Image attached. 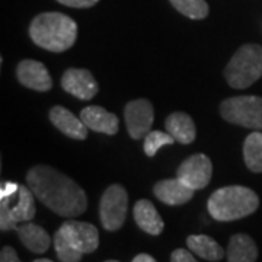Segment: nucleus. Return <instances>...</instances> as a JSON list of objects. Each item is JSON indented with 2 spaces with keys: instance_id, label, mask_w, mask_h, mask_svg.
Segmentation results:
<instances>
[{
  "instance_id": "nucleus-1",
  "label": "nucleus",
  "mask_w": 262,
  "mask_h": 262,
  "mask_svg": "<svg viewBox=\"0 0 262 262\" xmlns=\"http://www.w3.org/2000/svg\"><path fill=\"white\" fill-rule=\"evenodd\" d=\"M27 182L35 198L56 214L72 219L83 214L88 208V196L82 187L51 166L37 165L31 168Z\"/></svg>"
},
{
  "instance_id": "nucleus-2",
  "label": "nucleus",
  "mask_w": 262,
  "mask_h": 262,
  "mask_svg": "<svg viewBox=\"0 0 262 262\" xmlns=\"http://www.w3.org/2000/svg\"><path fill=\"white\" fill-rule=\"evenodd\" d=\"M29 37L38 47L63 53L73 47L77 38V24L60 12H44L32 19Z\"/></svg>"
},
{
  "instance_id": "nucleus-3",
  "label": "nucleus",
  "mask_w": 262,
  "mask_h": 262,
  "mask_svg": "<svg viewBox=\"0 0 262 262\" xmlns=\"http://www.w3.org/2000/svg\"><path fill=\"white\" fill-rule=\"evenodd\" d=\"M259 207V196L251 188L242 185L219 188L208 198L207 208L219 222H233L255 213Z\"/></svg>"
},
{
  "instance_id": "nucleus-4",
  "label": "nucleus",
  "mask_w": 262,
  "mask_h": 262,
  "mask_svg": "<svg viewBox=\"0 0 262 262\" xmlns=\"http://www.w3.org/2000/svg\"><path fill=\"white\" fill-rule=\"evenodd\" d=\"M262 77V47L245 44L239 48L225 69V79L233 89H246Z\"/></svg>"
},
{
  "instance_id": "nucleus-5",
  "label": "nucleus",
  "mask_w": 262,
  "mask_h": 262,
  "mask_svg": "<svg viewBox=\"0 0 262 262\" xmlns=\"http://www.w3.org/2000/svg\"><path fill=\"white\" fill-rule=\"evenodd\" d=\"M220 115L230 124L262 130V98L256 95L229 98L220 105Z\"/></svg>"
},
{
  "instance_id": "nucleus-6",
  "label": "nucleus",
  "mask_w": 262,
  "mask_h": 262,
  "mask_svg": "<svg viewBox=\"0 0 262 262\" xmlns=\"http://www.w3.org/2000/svg\"><path fill=\"white\" fill-rule=\"evenodd\" d=\"M128 208V194L120 184H114L103 191L99 204V217L103 229L115 232L122 227Z\"/></svg>"
},
{
  "instance_id": "nucleus-7",
  "label": "nucleus",
  "mask_w": 262,
  "mask_h": 262,
  "mask_svg": "<svg viewBox=\"0 0 262 262\" xmlns=\"http://www.w3.org/2000/svg\"><path fill=\"white\" fill-rule=\"evenodd\" d=\"M124 118L131 139L140 140L149 134L155 121V110L147 99H136L125 105Z\"/></svg>"
},
{
  "instance_id": "nucleus-8",
  "label": "nucleus",
  "mask_w": 262,
  "mask_h": 262,
  "mask_svg": "<svg viewBox=\"0 0 262 262\" xmlns=\"http://www.w3.org/2000/svg\"><path fill=\"white\" fill-rule=\"evenodd\" d=\"M213 175V163L204 153H196L179 165L177 177L192 189L206 188Z\"/></svg>"
},
{
  "instance_id": "nucleus-9",
  "label": "nucleus",
  "mask_w": 262,
  "mask_h": 262,
  "mask_svg": "<svg viewBox=\"0 0 262 262\" xmlns=\"http://www.w3.org/2000/svg\"><path fill=\"white\" fill-rule=\"evenodd\" d=\"M61 88L82 101H91L99 91L96 79L86 69H67L61 76Z\"/></svg>"
},
{
  "instance_id": "nucleus-10",
  "label": "nucleus",
  "mask_w": 262,
  "mask_h": 262,
  "mask_svg": "<svg viewBox=\"0 0 262 262\" xmlns=\"http://www.w3.org/2000/svg\"><path fill=\"white\" fill-rule=\"evenodd\" d=\"M60 230L64 233L69 242L79 249L82 253H92L99 246V233L98 229L91 223L69 220L64 222Z\"/></svg>"
},
{
  "instance_id": "nucleus-11",
  "label": "nucleus",
  "mask_w": 262,
  "mask_h": 262,
  "mask_svg": "<svg viewBox=\"0 0 262 262\" xmlns=\"http://www.w3.org/2000/svg\"><path fill=\"white\" fill-rule=\"evenodd\" d=\"M16 77L19 83L38 92H47L53 86L47 67L37 60H22L16 67Z\"/></svg>"
},
{
  "instance_id": "nucleus-12",
  "label": "nucleus",
  "mask_w": 262,
  "mask_h": 262,
  "mask_svg": "<svg viewBox=\"0 0 262 262\" xmlns=\"http://www.w3.org/2000/svg\"><path fill=\"white\" fill-rule=\"evenodd\" d=\"M194 191L195 189L188 187L187 184L182 182L178 177L159 181L153 187V192L158 196V200L162 201L163 204H168V206L187 204L188 201L194 196Z\"/></svg>"
},
{
  "instance_id": "nucleus-13",
  "label": "nucleus",
  "mask_w": 262,
  "mask_h": 262,
  "mask_svg": "<svg viewBox=\"0 0 262 262\" xmlns=\"http://www.w3.org/2000/svg\"><path fill=\"white\" fill-rule=\"evenodd\" d=\"M80 118L89 130L103 133L108 136L117 134L120 128L118 117L115 114L108 113L105 108L98 106V105H91V106L83 108L80 113Z\"/></svg>"
},
{
  "instance_id": "nucleus-14",
  "label": "nucleus",
  "mask_w": 262,
  "mask_h": 262,
  "mask_svg": "<svg viewBox=\"0 0 262 262\" xmlns=\"http://www.w3.org/2000/svg\"><path fill=\"white\" fill-rule=\"evenodd\" d=\"M50 120L56 125V128L61 131L70 139L75 140H84L88 137V127L82 121V118H77L72 111H69L64 106H53L50 110Z\"/></svg>"
},
{
  "instance_id": "nucleus-15",
  "label": "nucleus",
  "mask_w": 262,
  "mask_h": 262,
  "mask_svg": "<svg viewBox=\"0 0 262 262\" xmlns=\"http://www.w3.org/2000/svg\"><path fill=\"white\" fill-rule=\"evenodd\" d=\"M133 214H134L136 223L143 232L151 236H158L163 232L165 223L158 213L156 207L153 206V203L149 200H139L134 206Z\"/></svg>"
},
{
  "instance_id": "nucleus-16",
  "label": "nucleus",
  "mask_w": 262,
  "mask_h": 262,
  "mask_svg": "<svg viewBox=\"0 0 262 262\" xmlns=\"http://www.w3.org/2000/svg\"><path fill=\"white\" fill-rule=\"evenodd\" d=\"M19 239L24 244V246L34 253L47 252L50 245H51V237L50 234L41 227V226L34 225L31 222H27L25 225L18 226L16 229Z\"/></svg>"
},
{
  "instance_id": "nucleus-17",
  "label": "nucleus",
  "mask_w": 262,
  "mask_h": 262,
  "mask_svg": "<svg viewBox=\"0 0 262 262\" xmlns=\"http://www.w3.org/2000/svg\"><path fill=\"white\" fill-rule=\"evenodd\" d=\"M166 131L181 144H189L195 140L196 131L194 120L185 113H173L166 118Z\"/></svg>"
},
{
  "instance_id": "nucleus-18",
  "label": "nucleus",
  "mask_w": 262,
  "mask_h": 262,
  "mask_svg": "<svg viewBox=\"0 0 262 262\" xmlns=\"http://www.w3.org/2000/svg\"><path fill=\"white\" fill-rule=\"evenodd\" d=\"M258 258V248L251 236L244 233L232 236L227 246L229 262H255Z\"/></svg>"
},
{
  "instance_id": "nucleus-19",
  "label": "nucleus",
  "mask_w": 262,
  "mask_h": 262,
  "mask_svg": "<svg viewBox=\"0 0 262 262\" xmlns=\"http://www.w3.org/2000/svg\"><path fill=\"white\" fill-rule=\"evenodd\" d=\"M187 245L189 251H192L200 258L207 259V261L217 262L223 259V256H225V249L217 244L213 237L206 236V234L188 236Z\"/></svg>"
},
{
  "instance_id": "nucleus-20",
  "label": "nucleus",
  "mask_w": 262,
  "mask_h": 262,
  "mask_svg": "<svg viewBox=\"0 0 262 262\" xmlns=\"http://www.w3.org/2000/svg\"><path fill=\"white\" fill-rule=\"evenodd\" d=\"M34 192L31 191V188L20 185L19 187V192L16 195V204L10 206L9 198V210L10 215L13 217V220L16 223H27L31 222L35 217V201H34Z\"/></svg>"
},
{
  "instance_id": "nucleus-21",
  "label": "nucleus",
  "mask_w": 262,
  "mask_h": 262,
  "mask_svg": "<svg viewBox=\"0 0 262 262\" xmlns=\"http://www.w3.org/2000/svg\"><path fill=\"white\" fill-rule=\"evenodd\" d=\"M244 159L249 170L255 173L262 172V133L253 131L244 143Z\"/></svg>"
},
{
  "instance_id": "nucleus-22",
  "label": "nucleus",
  "mask_w": 262,
  "mask_h": 262,
  "mask_svg": "<svg viewBox=\"0 0 262 262\" xmlns=\"http://www.w3.org/2000/svg\"><path fill=\"white\" fill-rule=\"evenodd\" d=\"M54 248H56L57 258L61 262H80L83 253L76 249L73 245L69 242L64 233L58 229L54 234Z\"/></svg>"
},
{
  "instance_id": "nucleus-23",
  "label": "nucleus",
  "mask_w": 262,
  "mask_h": 262,
  "mask_svg": "<svg viewBox=\"0 0 262 262\" xmlns=\"http://www.w3.org/2000/svg\"><path fill=\"white\" fill-rule=\"evenodd\" d=\"M175 9L191 19H204L208 15L206 0H169Z\"/></svg>"
},
{
  "instance_id": "nucleus-24",
  "label": "nucleus",
  "mask_w": 262,
  "mask_h": 262,
  "mask_svg": "<svg viewBox=\"0 0 262 262\" xmlns=\"http://www.w3.org/2000/svg\"><path fill=\"white\" fill-rule=\"evenodd\" d=\"M175 143V139L169 134V133H165V131H150L149 134L146 136L144 139V144H143V150L144 153L149 156V158H153L158 151H159L163 146H170Z\"/></svg>"
},
{
  "instance_id": "nucleus-25",
  "label": "nucleus",
  "mask_w": 262,
  "mask_h": 262,
  "mask_svg": "<svg viewBox=\"0 0 262 262\" xmlns=\"http://www.w3.org/2000/svg\"><path fill=\"white\" fill-rule=\"evenodd\" d=\"M0 229L3 232L18 229V223L10 215L9 198H2V203H0Z\"/></svg>"
},
{
  "instance_id": "nucleus-26",
  "label": "nucleus",
  "mask_w": 262,
  "mask_h": 262,
  "mask_svg": "<svg viewBox=\"0 0 262 262\" xmlns=\"http://www.w3.org/2000/svg\"><path fill=\"white\" fill-rule=\"evenodd\" d=\"M58 3L69 6V8H76V9H86L92 8L99 0H57Z\"/></svg>"
},
{
  "instance_id": "nucleus-27",
  "label": "nucleus",
  "mask_w": 262,
  "mask_h": 262,
  "mask_svg": "<svg viewBox=\"0 0 262 262\" xmlns=\"http://www.w3.org/2000/svg\"><path fill=\"white\" fill-rule=\"evenodd\" d=\"M170 262H198L192 256V253L187 251V249H182V248H179V249H175L172 255H170Z\"/></svg>"
},
{
  "instance_id": "nucleus-28",
  "label": "nucleus",
  "mask_w": 262,
  "mask_h": 262,
  "mask_svg": "<svg viewBox=\"0 0 262 262\" xmlns=\"http://www.w3.org/2000/svg\"><path fill=\"white\" fill-rule=\"evenodd\" d=\"M19 184L16 182H5L0 188V200L2 198H13L19 192Z\"/></svg>"
},
{
  "instance_id": "nucleus-29",
  "label": "nucleus",
  "mask_w": 262,
  "mask_h": 262,
  "mask_svg": "<svg viewBox=\"0 0 262 262\" xmlns=\"http://www.w3.org/2000/svg\"><path fill=\"white\" fill-rule=\"evenodd\" d=\"M0 262H22L18 258V253L12 246H3L0 252Z\"/></svg>"
},
{
  "instance_id": "nucleus-30",
  "label": "nucleus",
  "mask_w": 262,
  "mask_h": 262,
  "mask_svg": "<svg viewBox=\"0 0 262 262\" xmlns=\"http://www.w3.org/2000/svg\"><path fill=\"white\" fill-rule=\"evenodd\" d=\"M133 262H156V259L153 258V256H150L147 253H140V255H137Z\"/></svg>"
},
{
  "instance_id": "nucleus-31",
  "label": "nucleus",
  "mask_w": 262,
  "mask_h": 262,
  "mask_svg": "<svg viewBox=\"0 0 262 262\" xmlns=\"http://www.w3.org/2000/svg\"><path fill=\"white\" fill-rule=\"evenodd\" d=\"M32 262H53L51 259H47V258H41V259H35V261Z\"/></svg>"
},
{
  "instance_id": "nucleus-32",
  "label": "nucleus",
  "mask_w": 262,
  "mask_h": 262,
  "mask_svg": "<svg viewBox=\"0 0 262 262\" xmlns=\"http://www.w3.org/2000/svg\"><path fill=\"white\" fill-rule=\"evenodd\" d=\"M105 262H120V261H115V259H110V261H105Z\"/></svg>"
}]
</instances>
